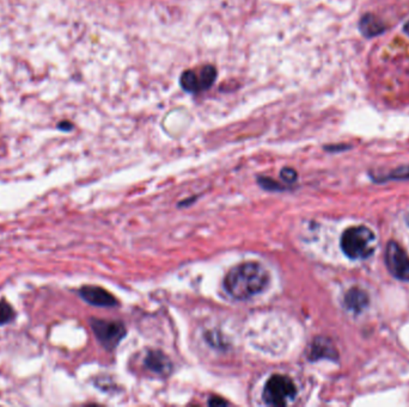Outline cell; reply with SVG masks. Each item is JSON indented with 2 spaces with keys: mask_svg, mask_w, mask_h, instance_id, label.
Masks as SVG:
<instances>
[{
  "mask_svg": "<svg viewBox=\"0 0 409 407\" xmlns=\"http://www.w3.org/2000/svg\"><path fill=\"white\" fill-rule=\"evenodd\" d=\"M326 151L329 152H338V151H346V150H349L351 148V146H347V145H344V143H341V145H331V146H326Z\"/></svg>",
  "mask_w": 409,
  "mask_h": 407,
  "instance_id": "obj_16",
  "label": "cell"
},
{
  "mask_svg": "<svg viewBox=\"0 0 409 407\" xmlns=\"http://www.w3.org/2000/svg\"><path fill=\"white\" fill-rule=\"evenodd\" d=\"M16 319V312L12 306L5 300L0 301V326L8 325Z\"/></svg>",
  "mask_w": 409,
  "mask_h": 407,
  "instance_id": "obj_12",
  "label": "cell"
},
{
  "mask_svg": "<svg viewBox=\"0 0 409 407\" xmlns=\"http://www.w3.org/2000/svg\"><path fill=\"white\" fill-rule=\"evenodd\" d=\"M94 334L96 336L97 341L102 344V347L107 350H114L121 342L122 338L126 336V327L120 321L103 320L92 318L90 319Z\"/></svg>",
  "mask_w": 409,
  "mask_h": 407,
  "instance_id": "obj_4",
  "label": "cell"
},
{
  "mask_svg": "<svg viewBox=\"0 0 409 407\" xmlns=\"http://www.w3.org/2000/svg\"><path fill=\"white\" fill-rule=\"evenodd\" d=\"M79 296L92 306L96 307H115L118 306V300L108 291L97 286H84L79 289Z\"/></svg>",
  "mask_w": 409,
  "mask_h": 407,
  "instance_id": "obj_7",
  "label": "cell"
},
{
  "mask_svg": "<svg viewBox=\"0 0 409 407\" xmlns=\"http://www.w3.org/2000/svg\"><path fill=\"white\" fill-rule=\"evenodd\" d=\"M297 387L291 377L275 374L266 382L262 398L267 405L286 406L295 400Z\"/></svg>",
  "mask_w": 409,
  "mask_h": 407,
  "instance_id": "obj_3",
  "label": "cell"
},
{
  "mask_svg": "<svg viewBox=\"0 0 409 407\" xmlns=\"http://www.w3.org/2000/svg\"><path fill=\"white\" fill-rule=\"evenodd\" d=\"M359 31L366 39L382 35L387 30V26L372 13H365L359 21Z\"/></svg>",
  "mask_w": 409,
  "mask_h": 407,
  "instance_id": "obj_8",
  "label": "cell"
},
{
  "mask_svg": "<svg viewBox=\"0 0 409 407\" xmlns=\"http://www.w3.org/2000/svg\"><path fill=\"white\" fill-rule=\"evenodd\" d=\"M209 405H227V401L225 400H223V399H219L218 397H212V398L209 399Z\"/></svg>",
  "mask_w": 409,
  "mask_h": 407,
  "instance_id": "obj_17",
  "label": "cell"
},
{
  "mask_svg": "<svg viewBox=\"0 0 409 407\" xmlns=\"http://www.w3.org/2000/svg\"><path fill=\"white\" fill-rule=\"evenodd\" d=\"M259 183L260 186L266 189V190L272 191H280L283 190L284 186L280 183L277 182L275 179H270L268 177H260L259 178Z\"/></svg>",
  "mask_w": 409,
  "mask_h": 407,
  "instance_id": "obj_14",
  "label": "cell"
},
{
  "mask_svg": "<svg viewBox=\"0 0 409 407\" xmlns=\"http://www.w3.org/2000/svg\"><path fill=\"white\" fill-rule=\"evenodd\" d=\"M145 365L158 375H166L171 370L169 359L162 351L158 350L148 352L145 359Z\"/></svg>",
  "mask_w": 409,
  "mask_h": 407,
  "instance_id": "obj_10",
  "label": "cell"
},
{
  "mask_svg": "<svg viewBox=\"0 0 409 407\" xmlns=\"http://www.w3.org/2000/svg\"><path fill=\"white\" fill-rule=\"evenodd\" d=\"M270 282L268 270L259 262H245L231 269L224 278V288L231 298L249 300L261 294Z\"/></svg>",
  "mask_w": 409,
  "mask_h": 407,
  "instance_id": "obj_1",
  "label": "cell"
},
{
  "mask_svg": "<svg viewBox=\"0 0 409 407\" xmlns=\"http://www.w3.org/2000/svg\"><path fill=\"white\" fill-rule=\"evenodd\" d=\"M367 305H369V296L365 291H361L359 288H352L347 291V294L345 295V306L352 312H363L367 307Z\"/></svg>",
  "mask_w": 409,
  "mask_h": 407,
  "instance_id": "obj_11",
  "label": "cell"
},
{
  "mask_svg": "<svg viewBox=\"0 0 409 407\" xmlns=\"http://www.w3.org/2000/svg\"><path fill=\"white\" fill-rule=\"evenodd\" d=\"M59 128L64 130H70L71 128H72V125H69V123H62V125L59 126Z\"/></svg>",
  "mask_w": 409,
  "mask_h": 407,
  "instance_id": "obj_18",
  "label": "cell"
},
{
  "mask_svg": "<svg viewBox=\"0 0 409 407\" xmlns=\"http://www.w3.org/2000/svg\"><path fill=\"white\" fill-rule=\"evenodd\" d=\"M311 360L316 361L318 359H329L336 360L338 359V351L333 345L331 339L327 338H316L311 347Z\"/></svg>",
  "mask_w": 409,
  "mask_h": 407,
  "instance_id": "obj_9",
  "label": "cell"
},
{
  "mask_svg": "<svg viewBox=\"0 0 409 407\" xmlns=\"http://www.w3.org/2000/svg\"><path fill=\"white\" fill-rule=\"evenodd\" d=\"M217 78V70L212 65H206L199 71L187 70L181 74L180 84L187 92H200L212 87Z\"/></svg>",
  "mask_w": 409,
  "mask_h": 407,
  "instance_id": "obj_5",
  "label": "cell"
},
{
  "mask_svg": "<svg viewBox=\"0 0 409 407\" xmlns=\"http://www.w3.org/2000/svg\"><path fill=\"white\" fill-rule=\"evenodd\" d=\"M280 177L283 178L284 182L292 184V183L296 182L298 174H297L296 170L291 169V168H284L280 172Z\"/></svg>",
  "mask_w": 409,
  "mask_h": 407,
  "instance_id": "obj_15",
  "label": "cell"
},
{
  "mask_svg": "<svg viewBox=\"0 0 409 407\" xmlns=\"http://www.w3.org/2000/svg\"><path fill=\"white\" fill-rule=\"evenodd\" d=\"M403 31H405L406 35L409 36V21L403 26Z\"/></svg>",
  "mask_w": 409,
  "mask_h": 407,
  "instance_id": "obj_19",
  "label": "cell"
},
{
  "mask_svg": "<svg viewBox=\"0 0 409 407\" xmlns=\"http://www.w3.org/2000/svg\"><path fill=\"white\" fill-rule=\"evenodd\" d=\"M341 248L351 260H365L376 248V235L365 226L351 227L341 237Z\"/></svg>",
  "mask_w": 409,
  "mask_h": 407,
  "instance_id": "obj_2",
  "label": "cell"
},
{
  "mask_svg": "<svg viewBox=\"0 0 409 407\" xmlns=\"http://www.w3.org/2000/svg\"><path fill=\"white\" fill-rule=\"evenodd\" d=\"M385 264L394 278L409 281V256L397 242L388 243Z\"/></svg>",
  "mask_w": 409,
  "mask_h": 407,
  "instance_id": "obj_6",
  "label": "cell"
},
{
  "mask_svg": "<svg viewBox=\"0 0 409 407\" xmlns=\"http://www.w3.org/2000/svg\"><path fill=\"white\" fill-rule=\"evenodd\" d=\"M403 181V179H409V166H402L399 169L394 170L392 172L385 176L383 179L381 181Z\"/></svg>",
  "mask_w": 409,
  "mask_h": 407,
  "instance_id": "obj_13",
  "label": "cell"
}]
</instances>
